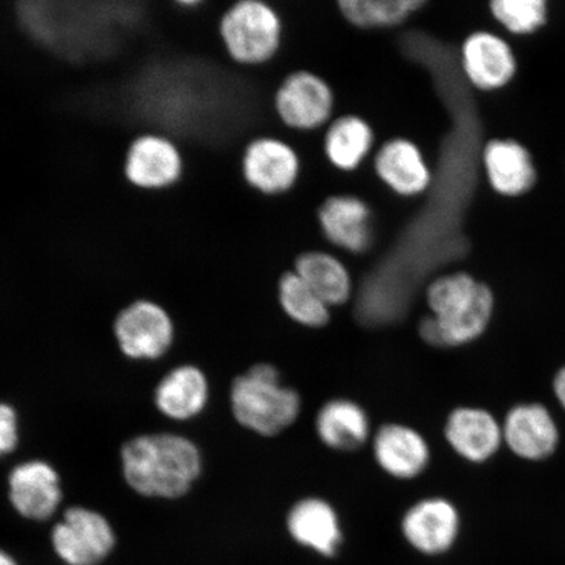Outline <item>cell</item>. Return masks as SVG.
Listing matches in <instances>:
<instances>
[{
	"label": "cell",
	"mask_w": 565,
	"mask_h": 565,
	"mask_svg": "<svg viewBox=\"0 0 565 565\" xmlns=\"http://www.w3.org/2000/svg\"><path fill=\"white\" fill-rule=\"evenodd\" d=\"M0 565H19L15 557L0 548Z\"/></svg>",
	"instance_id": "f1b7e54d"
},
{
	"label": "cell",
	"mask_w": 565,
	"mask_h": 565,
	"mask_svg": "<svg viewBox=\"0 0 565 565\" xmlns=\"http://www.w3.org/2000/svg\"><path fill=\"white\" fill-rule=\"evenodd\" d=\"M207 399V379L193 365H182L169 372L154 394L160 412L175 420L194 418L206 406Z\"/></svg>",
	"instance_id": "ffe728a7"
},
{
	"label": "cell",
	"mask_w": 565,
	"mask_h": 565,
	"mask_svg": "<svg viewBox=\"0 0 565 565\" xmlns=\"http://www.w3.org/2000/svg\"><path fill=\"white\" fill-rule=\"evenodd\" d=\"M19 443L18 415L10 405L0 404V457L12 454Z\"/></svg>",
	"instance_id": "4316f807"
},
{
	"label": "cell",
	"mask_w": 565,
	"mask_h": 565,
	"mask_svg": "<svg viewBox=\"0 0 565 565\" xmlns=\"http://www.w3.org/2000/svg\"><path fill=\"white\" fill-rule=\"evenodd\" d=\"M318 223L331 244L351 253H363L371 244V209L362 198L329 196L318 209Z\"/></svg>",
	"instance_id": "9a60e30c"
},
{
	"label": "cell",
	"mask_w": 565,
	"mask_h": 565,
	"mask_svg": "<svg viewBox=\"0 0 565 565\" xmlns=\"http://www.w3.org/2000/svg\"><path fill=\"white\" fill-rule=\"evenodd\" d=\"M236 420L258 435L275 436L300 414L299 394L280 384L279 372L268 364L254 365L235 380L231 391Z\"/></svg>",
	"instance_id": "3957f363"
},
{
	"label": "cell",
	"mask_w": 565,
	"mask_h": 565,
	"mask_svg": "<svg viewBox=\"0 0 565 565\" xmlns=\"http://www.w3.org/2000/svg\"><path fill=\"white\" fill-rule=\"evenodd\" d=\"M279 302L295 322L322 328L330 320V307L295 271H287L278 285Z\"/></svg>",
	"instance_id": "d4e9b609"
},
{
	"label": "cell",
	"mask_w": 565,
	"mask_h": 565,
	"mask_svg": "<svg viewBox=\"0 0 565 565\" xmlns=\"http://www.w3.org/2000/svg\"><path fill=\"white\" fill-rule=\"evenodd\" d=\"M445 436L459 456L470 462L482 463L499 450L503 429L486 409L459 407L449 415Z\"/></svg>",
	"instance_id": "e0dca14e"
},
{
	"label": "cell",
	"mask_w": 565,
	"mask_h": 565,
	"mask_svg": "<svg viewBox=\"0 0 565 565\" xmlns=\"http://www.w3.org/2000/svg\"><path fill=\"white\" fill-rule=\"evenodd\" d=\"M338 10L359 30H385L398 26L418 12L422 0H341Z\"/></svg>",
	"instance_id": "cb8c5ba5"
},
{
	"label": "cell",
	"mask_w": 565,
	"mask_h": 565,
	"mask_svg": "<svg viewBox=\"0 0 565 565\" xmlns=\"http://www.w3.org/2000/svg\"><path fill=\"white\" fill-rule=\"evenodd\" d=\"M490 10L507 31L519 35L542 30L550 12L546 0H493Z\"/></svg>",
	"instance_id": "484cf974"
},
{
	"label": "cell",
	"mask_w": 565,
	"mask_h": 565,
	"mask_svg": "<svg viewBox=\"0 0 565 565\" xmlns=\"http://www.w3.org/2000/svg\"><path fill=\"white\" fill-rule=\"evenodd\" d=\"M274 105L282 124L295 130L313 131L333 116L335 98L321 76L302 70L280 84Z\"/></svg>",
	"instance_id": "8992f818"
},
{
	"label": "cell",
	"mask_w": 565,
	"mask_h": 565,
	"mask_svg": "<svg viewBox=\"0 0 565 565\" xmlns=\"http://www.w3.org/2000/svg\"><path fill=\"white\" fill-rule=\"evenodd\" d=\"M244 181L256 192L281 195L295 186L300 160L294 148L280 139L258 138L245 147L242 157Z\"/></svg>",
	"instance_id": "ba28073f"
},
{
	"label": "cell",
	"mask_w": 565,
	"mask_h": 565,
	"mask_svg": "<svg viewBox=\"0 0 565 565\" xmlns=\"http://www.w3.org/2000/svg\"><path fill=\"white\" fill-rule=\"evenodd\" d=\"M373 139V130L365 119L343 116L330 125L324 136V153L335 168L352 172L369 158Z\"/></svg>",
	"instance_id": "603a6c76"
},
{
	"label": "cell",
	"mask_w": 565,
	"mask_h": 565,
	"mask_svg": "<svg viewBox=\"0 0 565 565\" xmlns=\"http://www.w3.org/2000/svg\"><path fill=\"white\" fill-rule=\"evenodd\" d=\"M317 434L337 450H355L369 439L370 419L364 409L348 399L329 402L318 413Z\"/></svg>",
	"instance_id": "7402d4cb"
},
{
	"label": "cell",
	"mask_w": 565,
	"mask_h": 565,
	"mask_svg": "<svg viewBox=\"0 0 565 565\" xmlns=\"http://www.w3.org/2000/svg\"><path fill=\"white\" fill-rule=\"evenodd\" d=\"M289 534L300 545L324 556H333L341 545L342 533L337 513L327 501L303 499L288 514Z\"/></svg>",
	"instance_id": "d6986e66"
},
{
	"label": "cell",
	"mask_w": 565,
	"mask_h": 565,
	"mask_svg": "<svg viewBox=\"0 0 565 565\" xmlns=\"http://www.w3.org/2000/svg\"><path fill=\"white\" fill-rule=\"evenodd\" d=\"M374 456L387 475L398 479L418 477L429 462L426 440L415 429L387 424L374 439Z\"/></svg>",
	"instance_id": "ac0fdd59"
},
{
	"label": "cell",
	"mask_w": 565,
	"mask_h": 565,
	"mask_svg": "<svg viewBox=\"0 0 565 565\" xmlns=\"http://www.w3.org/2000/svg\"><path fill=\"white\" fill-rule=\"evenodd\" d=\"M218 30L230 58L242 66L271 61L281 45V19L270 4L260 0L231 3Z\"/></svg>",
	"instance_id": "277c9868"
},
{
	"label": "cell",
	"mask_w": 565,
	"mask_h": 565,
	"mask_svg": "<svg viewBox=\"0 0 565 565\" xmlns=\"http://www.w3.org/2000/svg\"><path fill=\"white\" fill-rule=\"evenodd\" d=\"M52 545L67 565H97L115 550L116 533L103 514L74 507L53 527Z\"/></svg>",
	"instance_id": "5b68a950"
},
{
	"label": "cell",
	"mask_w": 565,
	"mask_h": 565,
	"mask_svg": "<svg viewBox=\"0 0 565 565\" xmlns=\"http://www.w3.org/2000/svg\"><path fill=\"white\" fill-rule=\"evenodd\" d=\"M10 500L15 511L26 520L51 519L60 507V477L44 461H28L17 466L9 478Z\"/></svg>",
	"instance_id": "7c38bea8"
},
{
	"label": "cell",
	"mask_w": 565,
	"mask_h": 565,
	"mask_svg": "<svg viewBox=\"0 0 565 565\" xmlns=\"http://www.w3.org/2000/svg\"><path fill=\"white\" fill-rule=\"evenodd\" d=\"M554 393L557 401H559L561 405L565 408V365L556 373L554 379Z\"/></svg>",
	"instance_id": "83f0119b"
},
{
	"label": "cell",
	"mask_w": 565,
	"mask_h": 565,
	"mask_svg": "<svg viewBox=\"0 0 565 565\" xmlns=\"http://www.w3.org/2000/svg\"><path fill=\"white\" fill-rule=\"evenodd\" d=\"M433 316L420 322V337L434 348H457L482 337L492 320V289L468 273L443 275L430 282Z\"/></svg>",
	"instance_id": "6da1fadb"
},
{
	"label": "cell",
	"mask_w": 565,
	"mask_h": 565,
	"mask_svg": "<svg viewBox=\"0 0 565 565\" xmlns=\"http://www.w3.org/2000/svg\"><path fill=\"white\" fill-rule=\"evenodd\" d=\"M121 459L126 482L146 498H181L202 470L196 445L171 434L136 437L124 445Z\"/></svg>",
	"instance_id": "7a4b0ae2"
},
{
	"label": "cell",
	"mask_w": 565,
	"mask_h": 565,
	"mask_svg": "<svg viewBox=\"0 0 565 565\" xmlns=\"http://www.w3.org/2000/svg\"><path fill=\"white\" fill-rule=\"evenodd\" d=\"M294 271L329 307L342 306L351 298V275L342 260L333 254L320 250L302 253L295 260Z\"/></svg>",
	"instance_id": "44dd1931"
},
{
	"label": "cell",
	"mask_w": 565,
	"mask_h": 565,
	"mask_svg": "<svg viewBox=\"0 0 565 565\" xmlns=\"http://www.w3.org/2000/svg\"><path fill=\"white\" fill-rule=\"evenodd\" d=\"M459 525L456 507L440 498L419 501L402 521L409 545L427 555L447 553L457 541Z\"/></svg>",
	"instance_id": "4fadbf2b"
},
{
	"label": "cell",
	"mask_w": 565,
	"mask_h": 565,
	"mask_svg": "<svg viewBox=\"0 0 565 565\" xmlns=\"http://www.w3.org/2000/svg\"><path fill=\"white\" fill-rule=\"evenodd\" d=\"M483 167L493 192L508 200L532 192L539 181L532 152L515 139H491L484 146Z\"/></svg>",
	"instance_id": "30bf717a"
},
{
	"label": "cell",
	"mask_w": 565,
	"mask_h": 565,
	"mask_svg": "<svg viewBox=\"0 0 565 565\" xmlns=\"http://www.w3.org/2000/svg\"><path fill=\"white\" fill-rule=\"evenodd\" d=\"M182 159L171 140L146 136L130 147L126 161L127 179L140 189L159 190L180 180Z\"/></svg>",
	"instance_id": "2e32d148"
},
{
	"label": "cell",
	"mask_w": 565,
	"mask_h": 565,
	"mask_svg": "<svg viewBox=\"0 0 565 565\" xmlns=\"http://www.w3.org/2000/svg\"><path fill=\"white\" fill-rule=\"evenodd\" d=\"M374 171L393 193L402 196L420 195L433 181L420 148L404 138L391 139L381 146L374 158Z\"/></svg>",
	"instance_id": "5bb4252c"
},
{
	"label": "cell",
	"mask_w": 565,
	"mask_h": 565,
	"mask_svg": "<svg viewBox=\"0 0 565 565\" xmlns=\"http://www.w3.org/2000/svg\"><path fill=\"white\" fill-rule=\"evenodd\" d=\"M465 76L479 90H499L511 84L518 74V58L500 35L478 31L465 39L461 47Z\"/></svg>",
	"instance_id": "9c48e42d"
},
{
	"label": "cell",
	"mask_w": 565,
	"mask_h": 565,
	"mask_svg": "<svg viewBox=\"0 0 565 565\" xmlns=\"http://www.w3.org/2000/svg\"><path fill=\"white\" fill-rule=\"evenodd\" d=\"M503 440L515 456L526 461H542L554 455L559 429L547 407L521 404L507 415Z\"/></svg>",
	"instance_id": "8fae6325"
},
{
	"label": "cell",
	"mask_w": 565,
	"mask_h": 565,
	"mask_svg": "<svg viewBox=\"0 0 565 565\" xmlns=\"http://www.w3.org/2000/svg\"><path fill=\"white\" fill-rule=\"evenodd\" d=\"M119 349L131 359H158L171 348L174 329L171 316L158 302L137 300L116 318Z\"/></svg>",
	"instance_id": "52a82bcc"
}]
</instances>
